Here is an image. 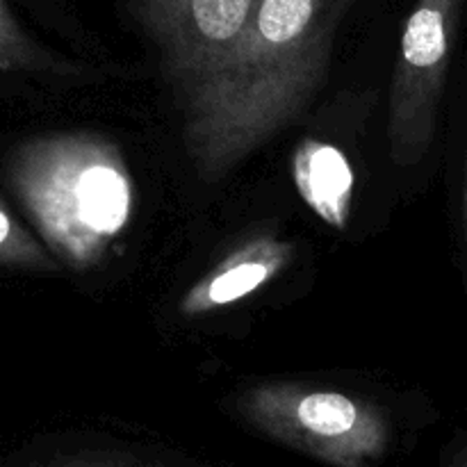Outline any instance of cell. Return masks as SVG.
<instances>
[{"instance_id":"cell-6","label":"cell","mask_w":467,"mask_h":467,"mask_svg":"<svg viewBox=\"0 0 467 467\" xmlns=\"http://www.w3.org/2000/svg\"><path fill=\"white\" fill-rule=\"evenodd\" d=\"M295 260V244L274 233L249 237L219 260L182 295V317H201L255 295L276 281Z\"/></svg>"},{"instance_id":"cell-2","label":"cell","mask_w":467,"mask_h":467,"mask_svg":"<svg viewBox=\"0 0 467 467\" xmlns=\"http://www.w3.org/2000/svg\"><path fill=\"white\" fill-rule=\"evenodd\" d=\"M5 178L50 254L76 272L100 263L135 210L126 158L99 132L18 141L5 160Z\"/></svg>"},{"instance_id":"cell-10","label":"cell","mask_w":467,"mask_h":467,"mask_svg":"<svg viewBox=\"0 0 467 467\" xmlns=\"http://www.w3.org/2000/svg\"><path fill=\"white\" fill-rule=\"evenodd\" d=\"M53 467H121V465H100V463L82 465V463H68V465H53Z\"/></svg>"},{"instance_id":"cell-7","label":"cell","mask_w":467,"mask_h":467,"mask_svg":"<svg viewBox=\"0 0 467 467\" xmlns=\"http://www.w3.org/2000/svg\"><path fill=\"white\" fill-rule=\"evenodd\" d=\"M292 181L304 203L331 228H347L354 199L351 164L333 144L304 140L292 158Z\"/></svg>"},{"instance_id":"cell-5","label":"cell","mask_w":467,"mask_h":467,"mask_svg":"<svg viewBox=\"0 0 467 467\" xmlns=\"http://www.w3.org/2000/svg\"><path fill=\"white\" fill-rule=\"evenodd\" d=\"M255 0H128V12L158 48L162 71L173 87L203 76L249 23Z\"/></svg>"},{"instance_id":"cell-11","label":"cell","mask_w":467,"mask_h":467,"mask_svg":"<svg viewBox=\"0 0 467 467\" xmlns=\"http://www.w3.org/2000/svg\"><path fill=\"white\" fill-rule=\"evenodd\" d=\"M465 223H467V164H465Z\"/></svg>"},{"instance_id":"cell-4","label":"cell","mask_w":467,"mask_h":467,"mask_svg":"<svg viewBox=\"0 0 467 467\" xmlns=\"http://www.w3.org/2000/svg\"><path fill=\"white\" fill-rule=\"evenodd\" d=\"M463 5L465 0H415L404 23L388 112L390 153L401 167L422 162L436 135Z\"/></svg>"},{"instance_id":"cell-8","label":"cell","mask_w":467,"mask_h":467,"mask_svg":"<svg viewBox=\"0 0 467 467\" xmlns=\"http://www.w3.org/2000/svg\"><path fill=\"white\" fill-rule=\"evenodd\" d=\"M0 265L5 269H53L48 251L21 226L7 201L0 208Z\"/></svg>"},{"instance_id":"cell-1","label":"cell","mask_w":467,"mask_h":467,"mask_svg":"<svg viewBox=\"0 0 467 467\" xmlns=\"http://www.w3.org/2000/svg\"><path fill=\"white\" fill-rule=\"evenodd\" d=\"M356 0H255L231 53L178 87L182 140L196 173L222 181L313 100L340 23Z\"/></svg>"},{"instance_id":"cell-3","label":"cell","mask_w":467,"mask_h":467,"mask_svg":"<svg viewBox=\"0 0 467 467\" xmlns=\"http://www.w3.org/2000/svg\"><path fill=\"white\" fill-rule=\"evenodd\" d=\"M265 436L331 467H372L386 454L390 424L363 397L301 383H260L235 400Z\"/></svg>"},{"instance_id":"cell-9","label":"cell","mask_w":467,"mask_h":467,"mask_svg":"<svg viewBox=\"0 0 467 467\" xmlns=\"http://www.w3.org/2000/svg\"><path fill=\"white\" fill-rule=\"evenodd\" d=\"M48 62L44 50L26 35L9 0H0V68L5 73L36 68Z\"/></svg>"},{"instance_id":"cell-12","label":"cell","mask_w":467,"mask_h":467,"mask_svg":"<svg viewBox=\"0 0 467 467\" xmlns=\"http://www.w3.org/2000/svg\"><path fill=\"white\" fill-rule=\"evenodd\" d=\"M456 467H467V450H465L463 459H461V461H459V465H456Z\"/></svg>"}]
</instances>
